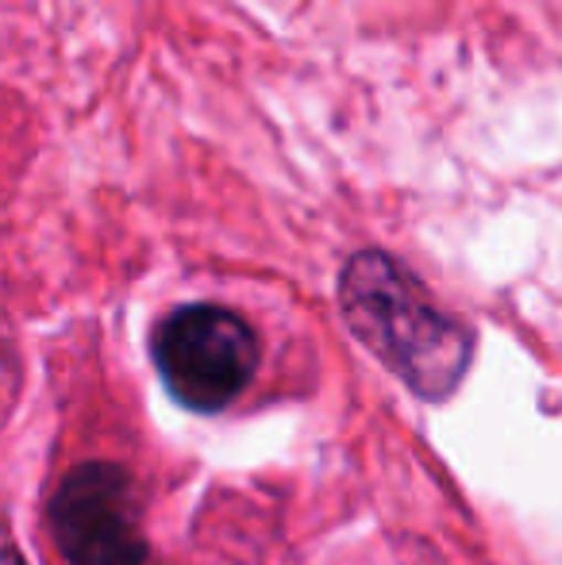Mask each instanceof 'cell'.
I'll use <instances>...</instances> for the list:
<instances>
[{
  "label": "cell",
  "instance_id": "obj_1",
  "mask_svg": "<svg viewBox=\"0 0 562 565\" xmlns=\"http://www.w3.org/2000/svg\"><path fill=\"white\" fill-rule=\"evenodd\" d=\"M339 312L351 335L427 401L450 396L470 365V331L439 312L424 285L382 250H359L343 266Z\"/></svg>",
  "mask_w": 562,
  "mask_h": 565
},
{
  "label": "cell",
  "instance_id": "obj_2",
  "mask_svg": "<svg viewBox=\"0 0 562 565\" xmlns=\"http://www.w3.org/2000/svg\"><path fill=\"white\" fill-rule=\"evenodd\" d=\"M158 377L189 412H224L255 381L263 342L232 308L185 305L170 312L150 335Z\"/></svg>",
  "mask_w": 562,
  "mask_h": 565
},
{
  "label": "cell",
  "instance_id": "obj_3",
  "mask_svg": "<svg viewBox=\"0 0 562 565\" xmlns=\"http://www.w3.org/2000/svg\"><path fill=\"white\" fill-rule=\"evenodd\" d=\"M46 520L70 565H155L136 477L120 461L93 458L66 469Z\"/></svg>",
  "mask_w": 562,
  "mask_h": 565
}]
</instances>
